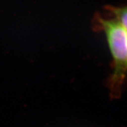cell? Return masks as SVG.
<instances>
[{
	"instance_id": "6da1fadb",
	"label": "cell",
	"mask_w": 127,
	"mask_h": 127,
	"mask_svg": "<svg viewBox=\"0 0 127 127\" xmlns=\"http://www.w3.org/2000/svg\"><path fill=\"white\" fill-rule=\"evenodd\" d=\"M101 28L105 35L112 58V72L108 85L111 98L121 96L127 75V31L114 18L98 17Z\"/></svg>"
},
{
	"instance_id": "7a4b0ae2",
	"label": "cell",
	"mask_w": 127,
	"mask_h": 127,
	"mask_svg": "<svg viewBox=\"0 0 127 127\" xmlns=\"http://www.w3.org/2000/svg\"><path fill=\"white\" fill-rule=\"evenodd\" d=\"M107 10L112 16V18L117 20L127 31V5L118 7L108 6Z\"/></svg>"
}]
</instances>
